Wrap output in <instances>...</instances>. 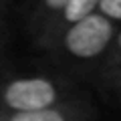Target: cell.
<instances>
[{
  "label": "cell",
  "mask_w": 121,
  "mask_h": 121,
  "mask_svg": "<svg viewBox=\"0 0 121 121\" xmlns=\"http://www.w3.org/2000/svg\"><path fill=\"white\" fill-rule=\"evenodd\" d=\"M99 12L117 26H121V0H101Z\"/></svg>",
  "instance_id": "cell-7"
},
{
  "label": "cell",
  "mask_w": 121,
  "mask_h": 121,
  "mask_svg": "<svg viewBox=\"0 0 121 121\" xmlns=\"http://www.w3.org/2000/svg\"><path fill=\"white\" fill-rule=\"evenodd\" d=\"M0 121H95V107L85 95L43 111H0Z\"/></svg>",
  "instance_id": "cell-3"
},
{
  "label": "cell",
  "mask_w": 121,
  "mask_h": 121,
  "mask_svg": "<svg viewBox=\"0 0 121 121\" xmlns=\"http://www.w3.org/2000/svg\"><path fill=\"white\" fill-rule=\"evenodd\" d=\"M79 97L85 93L63 75H20L0 81V111H43Z\"/></svg>",
  "instance_id": "cell-2"
},
{
  "label": "cell",
  "mask_w": 121,
  "mask_h": 121,
  "mask_svg": "<svg viewBox=\"0 0 121 121\" xmlns=\"http://www.w3.org/2000/svg\"><path fill=\"white\" fill-rule=\"evenodd\" d=\"M2 12H4V0H0V16H2Z\"/></svg>",
  "instance_id": "cell-9"
},
{
  "label": "cell",
  "mask_w": 121,
  "mask_h": 121,
  "mask_svg": "<svg viewBox=\"0 0 121 121\" xmlns=\"http://www.w3.org/2000/svg\"><path fill=\"white\" fill-rule=\"evenodd\" d=\"M95 83L103 97L121 105V26L117 30L109 55L105 56L99 71L95 73Z\"/></svg>",
  "instance_id": "cell-5"
},
{
  "label": "cell",
  "mask_w": 121,
  "mask_h": 121,
  "mask_svg": "<svg viewBox=\"0 0 121 121\" xmlns=\"http://www.w3.org/2000/svg\"><path fill=\"white\" fill-rule=\"evenodd\" d=\"M119 26L105 18L101 12L69 26L59 36L51 40L43 51H47L59 63L71 65L75 69H89L93 77L99 71L101 63L109 55Z\"/></svg>",
  "instance_id": "cell-1"
},
{
  "label": "cell",
  "mask_w": 121,
  "mask_h": 121,
  "mask_svg": "<svg viewBox=\"0 0 121 121\" xmlns=\"http://www.w3.org/2000/svg\"><path fill=\"white\" fill-rule=\"evenodd\" d=\"M99 4H101V0H71L69 4L60 10L59 16L44 28L43 35L35 40L36 47L44 48L55 36H59L65 28H69V26H73V24H77V22L89 18L91 14L99 12Z\"/></svg>",
  "instance_id": "cell-4"
},
{
  "label": "cell",
  "mask_w": 121,
  "mask_h": 121,
  "mask_svg": "<svg viewBox=\"0 0 121 121\" xmlns=\"http://www.w3.org/2000/svg\"><path fill=\"white\" fill-rule=\"evenodd\" d=\"M2 44H4V30H2V26H0V48H2Z\"/></svg>",
  "instance_id": "cell-8"
},
{
  "label": "cell",
  "mask_w": 121,
  "mask_h": 121,
  "mask_svg": "<svg viewBox=\"0 0 121 121\" xmlns=\"http://www.w3.org/2000/svg\"><path fill=\"white\" fill-rule=\"evenodd\" d=\"M71 0H36L32 6V14H30V32L35 36V40L44 32L48 24L60 14V10L69 4Z\"/></svg>",
  "instance_id": "cell-6"
}]
</instances>
